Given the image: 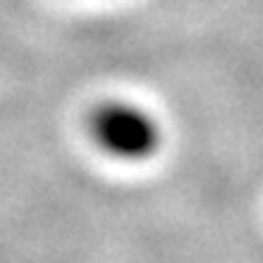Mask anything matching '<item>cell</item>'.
Masks as SVG:
<instances>
[{
    "label": "cell",
    "instance_id": "1",
    "mask_svg": "<svg viewBox=\"0 0 263 263\" xmlns=\"http://www.w3.org/2000/svg\"><path fill=\"white\" fill-rule=\"evenodd\" d=\"M92 140L118 160H146L160 148V123L146 109L123 101H106L90 115Z\"/></svg>",
    "mask_w": 263,
    "mask_h": 263
}]
</instances>
